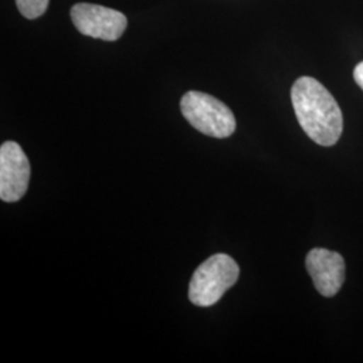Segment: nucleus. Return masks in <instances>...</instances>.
<instances>
[{"label":"nucleus","instance_id":"nucleus-1","mask_svg":"<svg viewBox=\"0 0 363 363\" xmlns=\"http://www.w3.org/2000/svg\"><path fill=\"white\" fill-rule=\"evenodd\" d=\"M291 100L300 127L311 140L323 147L337 143L343 132V115L337 100L318 79L298 78Z\"/></svg>","mask_w":363,"mask_h":363},{"label":"nucleus","instance_id":"nucleus-5","mask_svg":"<svg viewBox=\"0 0 363 363\" xmlns=\"http://www.w3.org/2000/svg\"><path fill=\"white\" fill-rule=\"evenodd\" d=\"M30 182V163L22 147L6 142L0 147V198L13 203L26 194Z\"/></svg>","mask_w":363,"mask_h":363},{"label":"nucleus","instance_id":"nucleus-2","mask_svg":"<svg viewBox=\"0 0 363 363\" xmlns=\"http://www.w3.org/2000/svg\"><path fill=\"white\" fill-rule=\"evenodd\" d=\"M238 277L240 267L230 256L214 255L196 268L189 286V298L198 307H211L237 283Z\"/></svg>","mask_w":363,"mask_h":363},{"label":"nucleus","instance_id":"nucleus-4","mask_svg":"<svg viewBox=\"0 0 363 363\" xmlns=\"http://www.w3.org/2000/svg\"><path fill=\"white\" fill-rule=\"evenodd\" d=\"M70 18L82 35L106 42L117 40L128 26L124 13L91 3L74 4L70 10Z\"/></svg>","mask_w":363,"mask_h":363},{"label":"nucleus","instance_id":"nucleus-8","mask_svg":"<svg viewBox=\"0 0 363 363\" xmlns=\"http://www.w3.org/2000/svg\"><path fill=\"white\" fill-rule=\"evenodd\" d=\"M354 79L358 84V86L363 91V61L355 66V69H354Z\"/></svg>","mask_w":363,"mask_h":363},{"label":"nucleus","instance_id":"nucleus-7","mask_svg":"<svg viewBox=\"0 0 363 363\" xmlns=\"http://www.w3.org/2000/svg\"><path fill=\"white\" fill-rule=\"evenodd\" d=\"M19 13L27 19H37L46 13L50 0H15Z\"/></svg>","mask_w":363,"mask_h":363},{"label":"nucleus","instance_id":"nucleus-3","mask_svg":"<svg viewBox=\"0 0 363 363\" xmlns=\"http://www.w3.org/2000/svg\"><path fill=\"white\" fill-rule=\"evenodd\" d=\"M183 117L203 135L216 139L232 136L235 117L232 109L220 100L203 91H187L181 100Z\"/></svg>","mask_w":363,"mask_h":363},{"label":"nucleus","instance_id":"nucleus-6","mask_svg":"<svg viewBox=\"0 0 363 363\" xmlns=\"http://www.w3.org/2000/svg\"><path fill=\"white\" fill-rule=\"evenodd\" d=\"M306 267L320 295L333 298L340 291L345 283L346 264L339 253L325 247H315L307 255Z\"/></svg>","mask_w":363,"mask_h":363}]
</instances>
